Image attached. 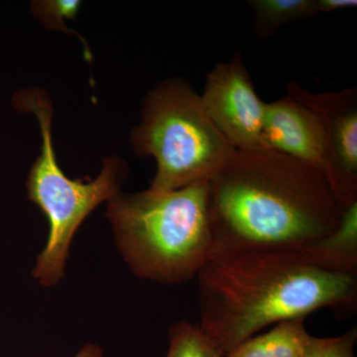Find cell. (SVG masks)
Returning a JSON list of instances; mask_svg holds the SVG:
<instances>
[{
	"mask_svg": "<svg viewBox=\"0 0 357 357\" xmlns=\"http://www.w3.org/2000/svg\"><path fill=\"white\" fill-rule=\"evenodd\" d=\"M199 328L227 356L270 325L357 305V274L321 266L301 248L213 252L197 275Z\"/></svg>",
	"mask_w": 357,
	"mask_h": 357,
	"instance_id": "obj_1",
	"label": "cell"
},
{
	"mask_svg": "<svg viewBox=\"0 0 357 357\" xmlns=\"http://www.w3.org/2000/svg\"><path fill=\"white\" fill-rule=\"evenodd\" d=\"M208 206L211 253L302 248L333 234L342 217L318 169L273 150H236L208 178Z\"/></svg>",
	"mask_w": 357,
	"mask_h": 357,
	"instance_id": "obj_2",
	"label": "cell"
},
{
	"mask_svg": "<svg viewBox=\"0 0 357 357\" xmlns=\"http://www.w3.org/2000/svg\"><path fill=\"white\" fill-rule=\"evenodd\" d=\"M208 201V180L110 199L107 218L130 271L163 285L197 277L213 249Z\"/></svg>",
	"mask_w": 357,
	"mask_h": 357,
	"instance_id": "obj_3",
	"label": "cell"
},
{
	"mask_svg": "<svg viewBox=\"0 0 357 357\" xmlns=\"http://www.w3.org/2000/svg\"><path fill=\"white\" fill-rule=\"evenodd\" d=\"M131 142L138 156L156 160L150 189L157 192L208 180L236 151L213 126L201 96L178 79L148 95Z\"/></svg>",
	"mask_w": 357,
	"mask_h": 357,
	"instance_id": "obj_4",
	"label": "cell"
},
{
	"mask_svg": "<svg viewBox=\"0 0 357 357\" xmlns=\"http://www.w3.org/2000/svg\"><path fill=\"white\" fill-rule=\"evenodd\" d=\"M16 109L34 112L41 128V155L30 170L28 197L41 208L49 222L46 245L37 257L33 277L45 287L59 284L65 275L70 246L77 229L96 206L121 192L124 178L121 161L107 158L93 180H73L61 170L52 140V107L39 91H20L14 96Z\"/></svg>",
	"mask_w": 357,
	"mask_h": 357,
	"instance_id": "obj_5",
	"label": "cell"
},
{
	"mask_svg": "<svg viewBox=\"0 0 357 357\" xmlns=\"http://www.w3.org/2000/svg\"><path fill=\"white\" fill-rule=\"evenodd\" d=\"M199 96L213 126L234 149L269 150L264 140L266 102L256 93L241 52L211 69Z\"/></svg>",
	"mask_w": 357,
	"mask_h": 357,
	"instance_id": "obj_6",
	"label": "cell"
},
{
	"mask_svg": "<svg viewBox=\"0 0 357 357\" xmlns=\"http://www.w3.org/2000/svg\"><path fill=\"white\" fill-rule=\"evenodd\" d=\"M286 91L319 119L330 160L328 183L344 210L357 202V88L312 93L298 82H290Z\"/></svg>",
	"mask_w": 357,
	"mask_h": 357,
	"instance_id": "obj_7",
	"label": "cell"
},
{
	"mask_svg": "<svg viewBox=\"0 0 357 357\" xmlns=\"http://www.w3.org/2000/svg\"><path fill=\"white\" fill-rule=\"evenodd\" d=\"M264 140L268 149L314 167L330 181V160L323 128L317 115L302 102L287 95L266 102Z\"/></svg>",
	"mask_w": 357,
	"mask_h": 357,
	"instance_id": "obj_8",
	"label": "cell"
},
{
	"mask_svg": "<svg viewBox=\"0 0 357 357\" xmlns=\"http://www.w3.org/2000/svg\"><path fill=\"white\" fill-rule=\"evenodd\" d=\"M299 248L326 269L357 274V202L342 211L333 234Z\"/></svg>",
	"mask_w": 357,
	"mask_h": 357,
	"instance_id": "obj_9",
	"label": "cell"
},
{
	"mask_svg": "<svg viewBox=\"0 0 357 357\" xmlns=\"http://www.w3.org/2000/svg\"><path fill=\"white\" fill-rule=\"evenodd\" d=\"M304 321L301 318L276 324L269 332L241 342L225 357H300L311 337Z\"/></svg>",
	"mask_w": 357,
	"mask_h": 357,
	"instance_id": "obj_10",
	"label": "cell"
},
{
	"mask_svg": "<svg viewBox=\"0 0 357 357\" xmlns=\"http://www.w3.org/2000/svg\"><path fill=\"white\" fill-rule=\"evenodd\" d=\"M253 33L258 39L276 36L281 28L318 15L316 0H248Z\"/></svg>",
	"mask_w": 357,
	"mask_h": 357,
	"instance_id": "obj_11",
	"label": "cell"
},
{
	"mask_svg": "<svg viewBox=\"0 0 357 357\" xmlns=\"http://www.w3.org/2000/svg\"><path fill=\"white\" fill-rule=\"evenodd\" d=\"M166 357H225L213 344L199 324L189 321L174 324L169 331Z\"/></svg>",
	"mask_w": 357,
	"mask_h": 357,
	"instance_id": "obj_12",
	"label": "cell"
},
{
	"mask_svg": "<svg viewBox=\"0 0 357 357\" xmlns=\"http://www.w3.org/2000/svg\"><path fill=\"white\" fill-rule=\"evenodd\" d=\"M356 326L335 337H310L300 357H354Z\"/></svg>",
	"mask_w": 357,
	"mask_h": 357,
	"instance_id": "obj_13",
	"label": "cell"
},
{
	"mask_svg": "<svg viewBox=\"0 0 357 357\" xmlns=\"http://www.w3.org/2000/svg\"><path fill=\"white\" fill-rule=\"evenodd\" d=\"M79 1H36L33 3V10L39 20L49 29L68 31L65 20H73L79 10Z\"/></svg>",
	"mask_w": 357,
	"mask_h": 357,
	"instance_id": "obj_14",
	"label": "cell"
},
{
	"mask_svg": "<svg viewBox=\"0 0 357 357\" xmlns=\"http://www.w3.org/2000/svg\"><path fill=\"white\" fill-rule=\"evenodd\" d=\"M318 13H332L357 6L356 0H316Z\"/></svg>",
	"mask_w": 357,
	"mask_h": 357,
	"instance_id": "obj_15",
	"label": "cell"
},
{
	"mask_svg": "<svg viewBox=\"0 0 357 357\" xmlns=\"http://www.w3.org/2000/svg\"><path fill=\"white\" fill-rule=\"evenodd\" d=\"M74 357H103L102 349L96 344H86Z\"/></svg>",
	"mask_w": 357,
	"mask_h": 357,
	"instance_id": "obj_16",
	"label": "cell"
}]
</instances>
